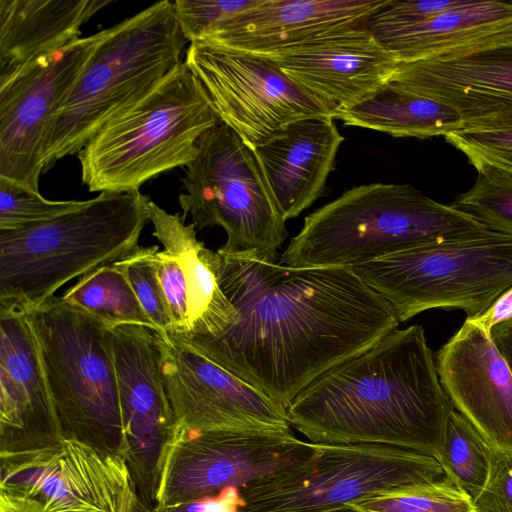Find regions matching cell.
Returning <instances> with one entry per match:
<instances>
[{"mask_svg": "<svg viewBox=\"0 0 512 512\" xmlns=\"http://www.w3.org/2000/svg\"><path fill=\"white\" fill-rule=\"evenodd\" d=\"M276 258L216 251L236 319L217 337L178 335L286 409L318 376L400 322L350 266H288Z\"/></svg>", "mask_w": 512, "mask_h": 512, "instance_id": "6da1fadb", "label": "cell"}, {"mask_svg": "<svg viewBox=\"0 0 512 512\" xmlns=\"http://www.w3.org/2000/svg\"><path fill=\"white\" fill-rule=\"evenodd\" d=\"M453 409L424 329L412 325L318 376L286 416L309 442L385 445L437 458Z\"/></svg>", "mask_w": 512, "mask_h": 512, "instance_id": "7a4b0ae2", "label": "cell"}, {"mask_svg": "<svg viewBox=\"0 0 512 512\" xmlns=\"http://www.w3.org/2000/svg\"><path fill=\"white\" fill-rule=\"evenodd\" d=\"M491 229L409 184L355 186L307 215L280 263L343 267Z\"/></svg>", "mask_w": 512, "mask_h": 512, "instance_id": "3957f363", "label": "cell"}, {"mask_svg": "<svg viewBox=\"0 0 512 512\" xmlns=\"http://www.w3.org/2000/svg\"><path fill=\"white\" fill-rule=\"evenodd\" d=\"M187 42L168 0L107 28L48 126L43 173L77 155L107 122L153 89L182 61Z\"/></svg>", "mask_w": 512, "mask_h": 512, "instance_id": "277c9868", "label": "cell"}, {"mask_svg": "<svg viewBox=\"0 0 512 512\" xmlns=\"http://www.w3.org/2000/svg\"><path fill=\"white\" fill-rule=\"evenodd\" d=\"M140 191L101 192L69 212L0 230V299L35 308L67 282L132 253L149 221Z\"/></svg>", "mask_w": 512, "mask_h": 512, "instance_id": "5b68a950", "label": "cell"}, {"mask_svg": "<svg viewBox=\"0 0 512 512\" xmlns=\"http://www.w3.org/2000/svg\"><path fill=\"white\" fill-rule=\"evenodd\" d=\"M218 123L206 90L181 61L78 152L82 182L92 192L139 191L150 179L186 167Z\"/></svg>", "mask_w": 512, "mask_h": 512, "instance_id": "8992f818", "label": "cell"}, {"mask_svg": "<svg viewBox=\"0 0 512 512\" xmlns=\"http://www.w3.org/2000/svg\"><path fill=\"white\" fill-rule=\"evenodd\" d=\"M29 314L63 436L123 458L111 328L55 295Z\"/></svg>", "mask_w": 512, "mask_h": 512, "instance_id": "52a82bcc", "label": "cell"}, {"mask_svg": "<svg viewBox=\"0 0 512 512\" xmlns=\"http://www.w3.org/2000/svg\"><path fill=\"white\" fill-rule=\"evenodd\" d=\"M350 267L399 322L435 308L460 309L472 319L512 287V236L489 230Z\"/></svg>", "mask_w": 512, "mask_h": 512, "instance_id": "ba28073f", "label": "cell"}, {"mask_svg": "<svg viewBox=\"0 0 512 512\" xmlns=\"http://www.w3.org/2000/svg\"><path fill=\"white\" fill-rule=\"evenodd\" d=\"M313 444L306 458L241 488L240 512H333L378 494L449 480L438 459L421 452Z\"/></svg>", "mask_w": 512, "mask_h": 512, "instance_id": "9c48e42d", "label": "cell"}, {"mask_svg": "<svg viewBox=\"0 0 512 512\" xmlns=\"http://www.w3.org/2000/svg\"><path fill=\"white\" fill-rule=\"evenodd\" d=\"M185 168L179 205L196 228L225 230L219 253L278 256L286 220L253 147L220 122L201 137Z\"/></svg>", "mask_w": 512, "mask_h": 512, "instance_id": "30bf717a", "label": "cell"}, {"mask_svg": "<svg viewBox=\"0 0 512 512\" xmlns=\"http://www.w3.org/2000/svg\"><path fill=\"white\" fill-rule=\"evenodd\" d=\"M184 62L203 85L220 122L253 148L294 121L334 118L322 101L266 56L196 41L188 46Z\"/></svg>", "mask_w": 512, "mask_h": 512, "instance_id": "8fae6325", "label": "cell"}, {"mask_svg": "<svg viewBox=\"0 0 512 512\" xmlns=\"http://www.w3.org/2000/svg\"><path fill=\"white\" fill-rule=\"evenodd\" d=\"M0 493L45 512H134L135 485L122 457L62 437L35 449L1 452Z\"/></svg>", "mask_w": 512, "mask_h": 512, "instance_id": "7c38bea8", "label": "cell"}, {"mask_svg": "<svg viewBox=\"0 0 512 512\" xmlns=\"http://www.w3.org/2000/svg\"><path fill=\"white\" fill-rule=\"evenodd\" d=\"M291 430L189 431L178 427L154 506L174 505L269 477L309 456ZM153 506V507H154Z\"/></svg>", "mask_w": 512, "mask_h": 512, "instance_id": "4fadbf2b", "label": "cell"}, {"mask_svg": "<svg viewBox=\"0 0 512 512\" xmlns=\"http://www.w3.org/2000/svg\"><path fill=\"white\" fill-rule=\"evenodd\" d=\"M124 428L123 458L137 498L155 505L164 461L178 425L168 396L157 332L140 325L111 329Z\"/></svg>", "mask_w": 512, "mask_h": 512, "instance_id": "5bb4252c", "label": "cell"}, {"mask_svg": "<svg viewBox=\"0 0 512 512\" xmlns=\"http://www.w3.org/2000/svg\"><path fill=\"white\" fill-rule=\"evenodd\" d=\"M106 34L80 38L0 80V178L39 192L48 126Z\"/></svg>", "mask_w": 512, "mask_h": 512, "instance_id": "9a60e30c", "label": "cell"}, {"mask_svg": "<svg viewBox=\"0 0 512 512\" xmlns=\"http://www.w3.org/2000/svg\"><path fill=\"white\" fill-rule=\"evenodd\" d=\"M162 372L179 428L291 430L286 409L180 335L158 333Z\"/></svg>", "mask_w": 512, "mask_h": 512, "instance_id": "2e32d148", "label": "cell"}, {"mask_svg": "<svg viewBox=\"0 0 512 512\" xmlns=\"http://www.w3.org/2000/svg\"><path fill=\"white\" fill-rule=\"evenodd\" d=\"M389 82L452 107L463 131L512 129V28L445 55L399 63Z\"/></svg>", "mask_w": 512, "mask_h": 512, "instance_id": "e0dca14e", "label": "cell"}, {"mask_svg": "<svg viewBox=\"0 0 512 512\" xmlns=\"http://www.w3.org/2000/svg\"><path fill=\"white\" fill-rule=\"evenodd\" d=\"M64 437L29 308L0 299V448L35 449Z\"/></svg>", "mask_w": 512, "mask_h": 512, "instance_id": "ac0fdd59", "label": "cell"}, {"mask_svg": "<svg viewBox=\"0 0 512 512\" xmlns=\"http://www.w3.org/2000/svg\"><path fill=\"white\" fill-rule=\"evenodd\" d=\"M333 113L372 96L399 61L365 24L266 56Z\"/></svg>", "mask_w": 512, "mask_h": 512, "instance_id": "d6986e66", "label": "cell"}, {"mask_svg": "<svg viewBox=\"0 0 512 512\" xmlns=\"http://www.w3.org/2000/svg\"><path fill=\"white\" fill-rule=\"evenodd\" d=\"M435 362L453 408L491 447L512 453V374L490 333L466 319Z\"/></svg>", "mask_w": 512, "mask_h": 512, "instance_id": "ffe728a7", "label": "cell"}, {"mask_svg": "<svg viewBox=\"0 0 512 512\" xmlns=\"http://www.w3.org/2000/svg\"><path fill=\"white\" fill-rule=\"evenodd\" d=\"M390 0H259L202 40L268 56L362 24Z\"/></svg>", "mask_w": 512, "mask_h": 512, "instance_id": "44dd1931", "label": "cell"}, {"mask_svg": "<svg viewBox=\"0 0 512 512\" xmlns=\"http://www.w3.org/2000/svg\"><path fill=\"white\" fill-rule=\"evenodd\" d=\"M343 140L333 117H311L286 125L254 147L286 221L321 196Z\"/></svg>", "mask_w": 512, "mask_h": 512, "instance_id": "7402d4cb", "label": "cell"}, {"mask_svg": "<svg viewBox=\"0 0 512 512\" xmlns=\"http://www.w3.org/2000/svg\"><path fill=\"white\" fill-rule=\"evenodd\" d=\"M111 0H0V80L82 38Z\"/></svg>", "mask_w": 512, "mask_h": 512, "instance_id": "603a6c76", "label": "cell"}, {"mask_svg": "<svg viewBox=\"0 0 512 512\" xmlns=\"http://www.w3.org/2000/svg\"><path fill=\"white\" fill-rule=\"evenodd\" d=\"M148 213L153 235L163 250L175 258L186 279L190 331L180 335L219 336L234 322L237 312L220 287L216 252L197 239L196 227L185 223V215L169 213L152 200L148 203Z\"/></svg>", "mask_w": 512, "mask_h": 512, "instance_id": "cb8c5ba5", "label": "cell"}, {"mask_svg": "<svg viewBox=\"0 0 512 512\" xmlns=\"http://www.w3.org/2000/svg\"><path fill=\"white\" fill-rule=\"evenodd\" d=\"M512 28V2L462 0L428 19L374 35L400 63L428 60Z\"/></svg>", "mask_w": 512, "mask_h": 512, "instance_id": "d4e9b609", "label": "cell"}, {"mask_svg": "<svg viewBox=\"0 0 512 512\" xmlns=\"http://www.w3.org/2000/svg\"><path fill=\"white\" fill-rule=\"evenodd\" d=\"M334 119L346 126L419 139L444 137L463 128L461 116L452 107L389 81L369 98L338 111Z\"/></svg>", "mask_w": 512, "mask_h": 512, "instance_id": "484cf974", "label": "cell"}, {"mask_svg": "<svg viewBox=\"0 0 512 512\" xmlns=\"http://www.w3.org/2000/svg\"><path fill=\"white\" fill-rule=\"evenodd\" d=\"M61 298L111 329L119 325H140L157 332L116 263L102 266L79 278Z\"/></svg>", "mask_w": 512, "mask_h": 512, "instance_id": "4316f807", "label": "cell"}, {"mask_svg": "<svg viewBox=\"0 0 512 512\" xmlns=\"http://www.w3.org/2000/svg\"><path fill=\"white\" fill-rule=\"evenodd\" d=\"M492 457L493 447L453 409L437 455L448 479L474 501L488 481Z\"/></svg>", "mask_w": 512, "mask_h": 512, "instance_id": "83f0119b", "label": "cell"}, {"mask_svg": "<svg viewBox=\"0 0 512 512\" xmlns=\"http://www.w3.org/2000/svg\"><path fill=\"white\" fill-rule=\"evenodd\" d=\"M347 508L356 512H478L471 497L450 480L378 494Z\"/></svg>", "mask_w": 512, "mask_h": 512, "instance_id": "f1b7e54d", "label": "cell"}, {"mask_svg": "<svg viewBox=\"0 0 512 512\" xmlns=\"http://www.w3.org/2000/svg\"><path fill=\"white\" fill-rule=\"evenodd\" d=\"M487 228L512 236V178L478 173L474 185L451 204Z\"/></svg>", "mask_w": 512, "mask_h": 512, "instance_id": "f546056e", "label": "cell"}, {"mask_svg": "<svg viewBox=\"0 0 512 512\" xmlns=\"http://www.w3.org/2000/svg\"><path fill=\"white\" fill-rule=\"evenodd\" d=\"M158 246H138L115 262L127 277L141 307L158 333L172 330V321L162 292L156 266Z\"/></svg>", "mask_w": 512, "mask_h": 512, "instance_id": "4dcf8cb0", "label": "cell"}, {"mask_svg": "<svg viewBox=\"0 0 512 512\" xmlns=\"http://www.w3.org/2000/svg\"><path fill=\"white\" fill-rule=\"evenodd\" d=\"M77 200L53 201L40 192L0 178V230H18L80 207Z\"/></svg>", "mask_w": 512, "mask_h": 512, "instance_id": "1f68e13d", "label": "cell"}, {"mask_svg": "<svg viewBox=\"0 0 512 512\" xmlns=\"http://www.w3.org/2000/svg\"><path fill=\"white\" fill-rule=\"evenodd\" d=\"M444 138L466 156L478 173L493 172L512 178V129L462 130Z\"/></svg>", "mask_w": 512, "mask_h": 512, "instance_id": "d6a6232c", "label": "cell"}, {"mask_svg": "<svg viewBox=\"0 0 512 512\" xmlns=\"http://www.w3.org/2000/svg\"><path fill=\"white\" fill-rule=\"evenodd\" d=\"M259 0H176L174 11L190 43L202 40L222 21L256 5Z\"/></svg>", "mask_w": 512, "mask_h": 512, "instance_id": "836d02e7", "label": "cell"}, {"mask_svg": "<svg viewBox=\"0 0 512 512\" xmlns=\"http://www.w3.org/2000/svg\"><path fill=\"white\" fill-rule=\"evenodd\" d=\"M461 2L462 0H390L366 21V26L377 35L420 23Z\"/></svg>", "mask_w": 512, "mask_h": 512, "instance_id": "e575fe53", "label": "cell"}, {"mask_svg": "<svg viewBox=\"0 0 512 512\" xmlns=\"http://www.w3.org/2000/svg\"><path fill=\"white\" fill-rule=\"evenodd\" d=\"M156 266L162 292L172 321V332L190 331L187 283L175 258L165 250L156 253Z\"/></svg>", "mask_w": 512, "mask_h": 512, "instance_id": "d590c367", "label": "cell"}, {"mask_svg": "<svg viewBox=\"0 0 512 512\" xmlns=\"http://www.w3.org/2000/svg\"><path fill=\"white\" fill-rule=\"evenodd\" d=\"M474 504L478 512H512V453L493 448L488 481Z\"/></svg>", "mask_w": 512, "mask_h": 512, "instance_id": "8d00e7d4", "label": "cell"}, {"mask_svg": "<svg viewBox=\"0 0 512 512\" xmlns=\"http://www.w3.org/2000/svg\"><path fill=\"white\" fill-rule=\"evenodd\" d=\"M241 505L240 489L230 487L186 502L154 506L150 512H240Z\"/></svg>", "mask_w": 512, "mask_h": 512, "instance_id": "74e56055", "label": "cell"}, {"mask_svg": "<svg viewBox=\"0 0 512 512\" xmlns=\"http://www.w3.org/2000/svg\"><path fill=\"white\" fill-rule=\"evenodd\" d=\"M512 318V287L502 293L483 313L468 319L480 325L490 333L491 329L500 322Z\"/></svg>", "mask_w": 512, "mask_h": 512, "instance_id": "f35d334b", "label": "cell"}, {"mask_svg": "<svg viewBox=\"0 0 512 512\" xmlns=\"http://www.w3.org/2000/svg\"><path fill=\"white\" fill-rule=\"evenodd\" d=\"M490 335L512 374V318L495 325Z\"/></svg>", "mask_w": 512, "mask_h": 512, "instance_id": "ab89813d", "label": "cell"}, {"mask_svg": "<svg viewBox=\"0 0 512 512\" xmlns=\"http://www.w3.org/2000/svg\"><path fill=\"white\" fill-rule=\"evenodd\" d=\"M0 512H45L22 499L0 493Z\"/></svg>", "mask_w": 512, "mask_h": 512, "instance_id": "60d3db41", "label": "cell"}, {"mask_svg": "<svg viewBox=\"0 0 512 512\" xmlns=\"http://www.w3.org/2000/svg\"><path fill=\"white\" fill-rule=\"evenodd\" d=\"M134 512H150V508H148L138 500Z\"/></svg>", "mask_w": 512, "mask_h": 512, "instance_id": "b9f144b4", "label": "cell"}, {"mask_svg": "<svg viewBox=\"0 0 512 512\" xmlns=\"http://www.w3.org/2000/svg\"><path fill=\"white\" fill-rule=\"evenodd\" d=\"M333 512H356L352 509H349V508H345V509H340V510H336V511H333Z\"/></svg>", "mask_w": 512, "mask_h": 512, "instance_id": "7bdbcfd3", "label": "cell"}]
</instances>
